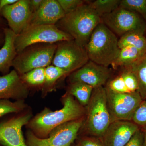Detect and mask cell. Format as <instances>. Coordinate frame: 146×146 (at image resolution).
<instances>
[{
    "instance_id": "5bb4252c",
    "label": "cell",
    "mask_w": 146,
    "mask_h": 146,
    "mask_svg": "<svg viewBox=\"0 0 146 146\" xmlns=\"http://www.w3.org/2000/svg\"><path fill=\"white\" fill-rule=\"evenodd\" d=\"M0 13L6 19L9 28L18 35L28 27L30 21L29 0H18L3 9Z\"/></svg>"
},
{
    "instance_id": "6da1fadb",
    "label": "cell",
    "mask_w": 146,
    "mask_h": 146,
    "mask_svg": "<svg viewBox=\"0 0 146 146\" xmlns=\"http://www.w3.org/2000/svg\"><path fill=\"white\" fill-rule=\"evenodd\" d=\"M63 107L56 111L45 108L28 124L32 132L39 138H46L56 128L65 123L85 117V108L70 94L63 99Z\"/></svg>"
},
{
    "instance_id": "d4e9b609",
    "label": "cell",
    "mask_w": 146,
    "mask_h": 146,
    "mask_svg": "<svg viewBox=\"0 0 146 146\" xmlns=\"http://www.w3.org/2000/svg\"><path fill=\"white\" fill-rule=\"evenodd\" d=\"M119 7L139 13L146 20V0H121Z\"/></svg>"
},
{
    "instance_id": "d6a6232c",
    "label": "cell",
    "mask_w": 146,
    "mask_h": 146,
    "mask_svg": "<svg viewBox=\"0 0 146 146\" xmlns=\"http://www.w3.org/2000/svg\"><path fill=\"white\" fill-rule=\"evenodd\" d=\"M44 0H29V5L32 13L38 10L42 5Z\"/></svg>"
},
{
    "instance_id": "d590c367",
    "label": "cell",
    "mask_w": 146,
    "mask_h": 146,
    "mask_svg": "<svg viewBox=\"0 0 146 146\" xmlns=\"http://www.w3.org/2000/svg\"><path fill=\"white\" fill-rule=\"evenodd\" d=\"M5 42V35L3 31H0V46L3 45Z\"/></svg>"
},
{
    "instance_id": "4316f807",
    "label": "cell",
    "mask_w": 146,
    "mask_h": 146,
    "mask_svg": "<svg viewBox=\"0 0 146 146\" xmlns=\"http://www.w3.org/2000/svg\"><path fill=\"white\" fill-rule=\"evenodd\" d=\"M105 87L111 91L117 93H130L120 73L115 77L110 79Z\"/></svg>"
},
{
    "instance_id": "f546056e",
    "label": "cell",
    "mask_w": 146,
    "mask_h": 146,
    "mask_svg": "<svg viewBox=\"0 0 146 146\" xmlns=\"http://www.w3.org/2000/svg\"><path fill=\"white\" fill-rule=\"evenodd\" d=\"M65 14L74 10L86 2L82 0H57Z\"/></svg>"
},
{
    "instance_id": "7c38bea8",
    "label": "cell",
    "mask_w": 146,
    "mask_h": 146,
    "mask_svg": "<svg viewBox=\"0 0 146 146\" xmlns=\"http://www.w3.org/2000/svg\"><path fill=\"white\" fill-rule=\"evenodd\" d=\"M112 71L108 67L98 65L89 60L82 68L71 73L70 83L80 82L97 88L104 86L111 78Z\"/></svg>"
},
{
    "instance_id": "7a4b0ae2",
    "label": "cell",
    "mask_w": 146,
    "mask_h": 146,
    "mask_svg": "<svg viewBox=\"0 0 146 146\" xmlns=\"http://www.w3.org/2000/svg\"><path fill=\"white\" fill-rule=\"evenodd\" d=\"M102 22L101 17L89 4L85 3L65 14L56 25L71 35L79 45L85 48L92 33Z\"/></svg>"
},
{
    "instance_id": "52a82bcc",
    "label": "cell",
    "mask_w": 146,
    "mask_h": 146,
    "mask_svg": "<svg viewBox=\"0 0 146 146\" xmlns=\"http://www.w3.org/2000/svg\"><path fill=\"white\" fill-rule=\"evenodd\" d=\"M84 117L61 125L55 128L46 138L36 136L32 131L27 133L28 146H70L83 126Z\"/></svg>"
},
{
    "instance_id": "8fae6325",
    "label": "cell",
    "mask_w": 146,
    "mask_h": 146,
    "mask_svg": "<svg viewBox=\"0 0 146 146\" xmlns=\"http://www.w3.org/2000/svg\"><path fill=\"white\" fill-rule=\"evenodd\" d=\"M31 114L25 113L0 122V145L2 146H28L25 141L22 128L31 120Z\"/></svg>"
},
{
    "instance_id": "e575fe53",
    "label": "cell",
    "mask_w": 146,
    "mask_h": 146,
    "mask_svg": "<svg viewBox=\"0 0 146 146\" xmlns=\"http://www.w3.org/2000/svg\"><path fill=\"white\" fill-rule=\"evenodd\" d=\"M143 132V141L142 146H146V127L141 128Z\"/></svg>"
},
{
    "instance_id": "30bf717a",
    "label": "cell",
    "mask_w": 146,
    "mask_h": 146,
    "mask_svg": "<svg viewBox=\"0 0 146 146\" xmlns=\"http://www.w3.org/2000/svg\"><path fill=\"white\" fill-rule=\"evenodd\" d=\"M105 89L112 123L117 121H132L134 112L143 101L138 91L119 93Z\"/></svg>"
},
{
    "instance_id": "1f68e13d",
    "label": "cell",
    "mask_w": 146,
    "mask_h": 146,
    "mask_svg": "<svg viewBox=\"0 0 146 146\" xmlns=\"http://www.w3.org/2000/svg\"><path fill=\"white\" fill-rule=\"evenodd\" d=\"M143 141V132L140 128L125 146H142Z\"/></svg>"
},
{
    "instance_id": "9a60e30c",
    "label": "cell",
    "mask_w": 146,
    "mask_h": 146,
    "mask_svg": "<svg viewBox=\"0 0 146 146\" xmlns=\"http://www.w3.org/2000/svg\"><path fill=\"white\" fill-rule=\"evenodd\" d=\"M29 93L26 84L15 70L0 76V100H23Z\"/></svg>"
},
{
    "instance_id": "8992f818",
    "label": "cell",
    "mask_w": 146,
    "mask_h": 146,
    "mask_svg": "<svg viewBox=\"0 0 146 146\" xmlns=\"http://www.w3.org/2000/svg\"><path fill=\"white\" fill-rule=\"evenodd\" d=\"M56 44H37L27 47L17 54L13 66L19 75L36 68H46L52 63Z\"/></svg>"
},
{
    "instance_id": "5b68a950",
    "label": "cell",
    "mask_w": 146,
    "mask_h": 146,
    "mask_svg": "<svg viewBox=\"0 0 146 146\" xmlns=\"http://www.w3.org/2000/svg\"><path fill=\"white\" fill-rule=\"evenodd\" d=\"M74 40L71 35L56 25L29 26L16 35L15 46L17 54L27 47L37 44H56Z\"/></svg>"
},
{
    "instance_id": "4fadbf2b",
    "label": "cell",
    "mask_w": 146,
    "mask_h": 146,
    "mask_svg": "<svg viewBox=\"0 0 146 146\" xmlns=\"http://www.w3.org/2000/svg\"><path fill=\"white\" fill-rule=\"evenodd\" d=\"M140 128L132 121L112 122L100 138L104 146H125Z\"/></svg>"
},
{
    "instance_id": "484cf974",
    "label": "cell",
    "mask_w": 146,
    "mask_h": 146,
    "mask_svg": "<svg viewBox=\"0 0 146 146\" xmlns=\"http://www.w3.org/2000/svg\"><path fill=\"white\" fill-rule=\"evenodd\" d=\"M68 73L63 69L54 65H49L45 69V81L46 86H52L58 79L67 74Z\"/></svg>"
},
{
    "instance_id": "f1b7e54d",
    "label": "cell",
    "mask_w": 146,
    "mask_h": 146,
    "mask_svg": "<svg viewBox=\"0 0 146 146\" xmlns=\"http://www.w3.org/2000/svg\"><path fill=\"white\" fill-rule=\"evenodd\" d=\"M132 121L140 128L146 127V99L143 100L137 108Z\"/></svg>"
},
{
    "instance_id": "ac0fdd59",
    "label": "cell",
    "mask_w": 146,
    "mask_h": 146,
    "mask_svg": "<svg viewBox=\"0 0 146 146\" xmlns=\"http://www.w3.org/2000/svg\"><path fill=\"white\" fill-rule=\"evenodd\" d=\"M146 54L134 47L128 46L124 47L120 49L117 57L111 66L115 70L128 67Z\"/></svg>"
},
{
    "instance_id": "3957f363",
    "label": "cell",
    "mask_w": 146,
    "mask_h": 146,
    "mask_svg": "<svg viewBox=\"0 0 146 146\" xmlns=\"http://www.w3.org/2000/svg\"><path fill=\"white\" fill-rule=\"evenodd\" d=\"M117 35L101 23L92 33L85 47L89 60L108 67L117 57L120 48Z\"/></svg>"
},
{
    "instance_id": "ffe728a7",
    "label": "cell",
    "mask_w": 146,
    "mask_h": 146,
    "mask_svg": "<svg viewBox=\"0 0 146 146\" xmlns=\"http://www.w3.org/2000/svg\"><path fill=\"white\" fill-rule=\"evenodd\" d=\"M144 33L139 32H132L120 37L118 45L120 49L131 46L140 51L146 54V38Z\"/></svg>"
},
{
    "instance_id": "83f0119b",
    "label": "cell",
    "mask_w": 146,
    "mask_h": 146,
    "mask_svg": "<svg viewBox=\"0 0 146 146\" xmlns=\"http://www.w3.org/2000/svg\"><path fill=\"white\" fill-rule=\"evenodd\" d=\"M120 74L122 76L126 86L130 93L138 91V80L136 76L128 68H121Z\"/></svg>"
},
{
    "instance_id": "7402d4cb",
    "label": "cell",
    "mask_w": 146,
    "mask_h": 146,
    "mask_svg": "<svg viewBox=\"0 0 146 146\" xmlns=\"http://www.w3.org/2000/svg\"><path fill=\"white\" fill-rule=\"evenodd\" d=\"M121 0H96L88 3L100 16L111 13L119 7Z\"/></svg>"
},
{
    "instance_id": "603a6c76",
    "label": "cell",
    "mask_w": 146,
    "mask_h": 146,
    "mask_svg": "<svg viewBox=\"0 0 146 146\" xmlns=\"http://www.w3.org/2000/svg\"><path fill=\"white\" fill-rule=\"evenodd\" d=\"M45 69L41 68L33 69L20 75V77L26 84L33 86L42 85L45 83Z\"/></svg>"
},
{
    "instance_id": "2e32d148",
    "label": "cell",
    "mask_w": 146,
    "mask_h": 146,
    "mask_svg": "<svg viewBox=\"0 0 146 146\" xmlns=\"http://www.w3.org/2000/svg\"><path fill=\"white\" fill-rule=\"evenodd\" d=\"M65 14L57 0H44L39 9L32 13L29 26L56 25Z\"/></svg>"
},
{
    "instance_id": "d6986e66",
    "label": "cell",
    "mask_w": 146,
    "mask_h": 146,
    "mask_svg": "<svg viewBox=\"0 0 146 146\" xmlns=\"http://www.w3.org/2000/svg\"><path fill=\"white\" fill-rule=\"evenodd\" d=\"M126 68L129 69L136 76L138 84V92L142 100L146 99V54Z\"/></svg>"
},
{
    "instance_id": "cb8c5ba5",
    "label": "cell",
    "mask_w": 146,
    "mask_h": 146,
    "mask_svg": "<svg viewBox=\"0 0 146 146\" xmlns=\"http://www.w3.org/2000/svg\"><path fill=\"white\" fill-rule=\"evenodd\" d=\"M26 107L23 100L13 102L9 100H0V117L11 113L21 112Z\"/></svg>"
},
{
    "instance_id": "277c9868",
    "label": "cell",
    "mask_w": 146,
    "mask_h": 146,
    "mask_svg": "<svg viewBox=\"0 0 146 146\" xmlns=\"http://www.w3.org/2000/svg\"><path fill=\"white\" fill-rule=\"evenodd\" d=\"M85 107L86 113L82 126L90 136L101 138L112 123L105 86L93 89L91 98Z\"/></svg>"
},
{
    "instance_id": "4dcf8cb0",
    "label": "cell",
    "mask_w": 146,
    "mask_h": 146,
    "mask_svg": "<svg viewBox=\"0 0 146 146\" xmlns=\"http://www.w3.org/2000/svg\"><path fill=\"white\" fill-rule=\"evenodd\" d=\"M95 137H84L81 139L76 146H104L101 141Z\"/></svg>"
},
{
    "instance_id": "836d02e7",
    "label": "cell",
    "mask_w": 146,
    "mask_h": 146,
    "mask_svg": "<svg viewBox=\"0 0 146 146\" xmlns=\"http://www.w3.org/2000/svg\"><path fill=\"white\" fill-rule=\"evenodd\" d=\"M18 1V0H0V12L4 7L13 4Z\"/></svg>"
},
{
    "instance_id": "9c48e42d",
    "label": "cell",
    "mask_w": 146,
    "mask_h": 146,
    "mask_svg": "<svg viewBox=\"0 0 146 146\" xmlns=\"http://www.w3.org/2000/svg\"><path fill=\"white\" fill-rule=\"evenodd\" d=\"M101 18L102 23L120 37L132 32L144 33L145 31V24L138 13L119 7Z\"/></svg>"
},
{
    "instance_id": "e0dca14e",
    "label": "cell",
    "mask_w": 146,
    "mask_h": 146,
    "mask_svg": "<svg viewBox=\"0 0 146 146\" xmlns=\"http://www.w3.org/2000/svg\"><path fill=\"white\" fill-rule=\"evenodd\" d=\"M5 42L0 48V72L4 75L9 72L17 54L15 46L16 35L9 28H2Z\"/></svg>"
},
{
    "instance_id": "8d00e7d4",
    "label": "cell",
    "mask_w": 146,
    "mask_h": 146,
    "mask_svg": "<svg viewBox=\"0 0 146 146\" xmlns=\"http://www.w3.org/2000/svg\"><path fill=\"white\" fill-rule=\"evenodd\" d=\"M2 23V21L1 19L0 18V25H1Z\"/></svg>"
},
{
    "instance_id": "ba28073f",
    "label": "cell",
    "mask_w": 146,
    "mask_h": 146,
    "mask_svg": "<svg viewBox=\"0 0 146 146\" xmlns=\"http://www.w3.org/2000/svg\"><path fill=\"white\" fill-rule=\"evenodd\" d=\"M56 44L53 65L65 70L68 74L82 68L89 60L85 48L74 40L59 42Z\"/></svg>"
},
{
    "instance_id": "44dd1931",
    "label": "cell",
    "mask_w": 146,
    "mask_h": 146,
    "mask_svg": "<svg viewBox=\"0 0 146 146\" xmlns=\"http://www.w3.org/2000/svg\"><path fill=\"white\" fill-rule=\"evenodd\" d=\"M94 88L83 83L76 82L71 83L68 94L75 97L82 106H86L90 100Z\"/></svg>"
}]
</instances>
